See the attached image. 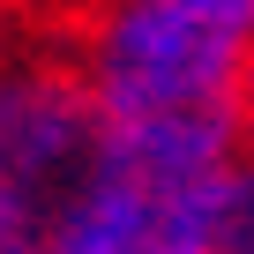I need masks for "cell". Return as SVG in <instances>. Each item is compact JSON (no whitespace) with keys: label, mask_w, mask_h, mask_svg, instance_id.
I'll return each instance as SVG.
<instances>
[{"label":"cell","mask_w":254,"mask_h":254,"mask_svg":"<svg viewBox=\"0 0 254 254\" xmlns=\"http://www.w3.org/2000/svg\"><path fill=\"white\" fill-rule=\"evenodd\" d=\"M105 127H239L254 82V0H120L67 30Z\"/></svg>","instance_id":"obj_1"},{"label":"cell","mask_w":254,"mask_h":254,"mask_svg":"<svg viewBox=\"0 0 254 254\" xmlns=\"http://www.w3.org/2000/svg\"><path fill=\"white\" fill-rule=\"evenodd\" d=\"M239 172V127H105L53 254H217Z\"/></svg>","instance_id":"obj_2"},{"label":"cell","mask_w":254,"mask_h":254,"mask_svg":"<svg viewBox=\"0 0 254 254\" xmlns=\"http://www.w3.org/2000/svg\"><path fill=\"white\" fill-rule=\"evenodd\" d=\"M97 142L105 112L67 53L15 45L0 60V254H53Z\"/></svg>","instance_id":"obj_3"},{"label":"cell","mask_w":254,"mask_h":254,"mask_svg":"<svg viewBox=\"0 0 254 254\" xmlns=\"http://www.w3.org/2000/svg\"><path fill=\"white\" fill-rule=\"evenodd\" d=\"M217 254H254V165L239 172V194H232V217H224V247Z\"/></svg>","instance_id":"obj_4"},{"label":"cell","mask_w":254,"mask_h":254,"mask_svg":"<svg viewBox=\"0 0 254 254\" xmlns=\"http://www.w3.org/2000/svg\"><path fill=\"white\" fill-rule=\"evenodd\" d=\"M53 8H60L67 23H90V15H105V8H120V0H53Z\"/></svg>","instance_id":"obj_5"},{"label":"cell","mask_w":254,"mask_h":254,"mask_svg":"<svg viewBox=\"0 0 254 254\" xmlns=\"http://www.w3.org/2000/svg\"><path fill=\"white\" fill-rule=\"evenodd\" d=\"M239 142H247V165H254V82H247V97H239Z\"/></svg>","instance_id":"obj_6"},{"label":"cell","mask_w":254,"mask_h":254,"mask_svg":"<svg viewBox=\"0 0 254 254\" xmlns=\"http://www.w3.org/2000/svg\"><path fill=\"white\" fill-rule=\"evenodd\" d=\"M15 45H23V38H15V23H8V0H0V60H8Z\"/></svg>","instance_id":"obj_7"}]
</instances>
